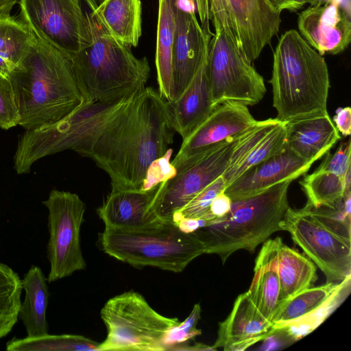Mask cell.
Returning <instances> with one entry per match:
<instances>
[{
    "instance_id": "cb8c5ba5",
    "label": "cell",
    "mask_w": 351,
    "mask_h": 351,
    "mask_svg": "<svg viewBox=\"0 0 351 351\" xmlns=\"http://www.w3.org/2000/svg\"><path fill=\"white\" fill-rule=\"evenodd\" d=\"M176 30L174 0H158L155 64L160 95L168 102L175 97L173 50Z\"/></svg>"
},
{
    "instance_id": "7402d4cb",
    "label": "cell",
    "mask_w": 351,
    "mask_h": 351,
    "mask_svg": "<svg viewBox=\"0 0 351 351\" xmlns=\"http://www.w3.org/2000/svg\"><path fill=\"white\" fill-rule=\"evenodd\" d=\"M286 145L305 161L313 163L341 140L328 113L286 122Z\"/></svg>"
},
{
    "instance_id": "f1b7e54d",
    "label": "cell",
    "mask_w": 351,
    "mask_h": 351,
    "mask_svg": "<svg viewBox=\"0 0 351 351\" xmlns=\"http://www.w3.org/2000/svg\"><path fill=\"white\" fill-rule=\"evenodd\" d=\"M99 343L78 335H49L14 337L6 343L8 351H99Z\"/></svg>"
},
{
    "instance_id": "f546056e",
    "label": "cell",
    "mask_w": 351,
    "mask_h": 351,
    "mask_svg": "<svg viewBox=\"0 0 351 351\" xmlns=\"http://www.w3.org/2000/svg\"><path fill=\"white\" fill-rule=\"evenodd\" d=\"M307 202L314 208L335 207L345 194L344 178L330 172L316 171L300 181Z\"/></svg>"
},
{
    "instance_id": "74e56055",
    "label": "cell",
    "mask_w": 351,
    "mask_h": 351,
    "mask_svg": "<svg viewBox=\"0 0 351 351\" xmlns=\"http://www.w3.org/2000/svg\"><path fill=\"white\" fill-rule=\"evenodd\" d=\"M351 141H341L334 154L328 152L324 158L315 169L335 173L344 178L346 173L351 169Z\"/></svg>"
},
{
    "instance_id": "d6a6232c",
    "label": "cell",
    "mask_w": 351,
    "mask_h": 351,
    "mask_svg": "<svg viewBox=\"0 0 351 351\" xmlns=\"http://www.w3.org/2000/svg\"><path fill=\"white\" fill-rule=\"evenodd\" d=\"M33 39V33L19 19L0 13V55L16 65Z\"/></svg>"
},
{
    "instance_id": "5bb4252c",
    "label": "cell",
    "mask_w": 351,
    "mask_h": 351,
    "mask_svg": "<svg viewBox=\"0 0 351 351\" xmlns=\"http://www.w3.org/2000/svg\"><path fill=\"white\" fill-rule=\"evenodd\" d=\"M256 121L247 106L228 101L220 104L182 139L171 165L176 173L182 171L212 149L234 139Z\"/></svg>"
},
{
    "instance_id": "e0dca14e",
    "label": "cell",
    "mask_w": 351,
    "mask_h": 351,
    "mask_svg": "<svg viewBox=\"0 0 351 351\" xmlns=\"http://www.w3.org/2000/svg\"><path fill=\"white\" fill-rule=\"evenodd\" d=\"M203 49L198 68L191 82L175 100L168 102L173 128L185 138L211 113L210 89L208 73V55L211 32L209 23L202 25Z\"/></svg>"
},
{
    "instance_id": "6da1fadb",
    "label": "cell",
    "mask_w": 351,
    "mask_h": 351,
    "mask_svg": "<svg viewBox=\"0 0 351 351\" xmlns=\"http://www.w3.org/2000/svg\"><path fill=\"white\" fill-rule=\"evenodd\" d=\"M168 101L154 88L133 95L77 152L110 177L112 189L146 190L153 167L171 152Z\"/></svg>"
},
{
    "instance_id": "4fadbf2b",
    "label": "cell",
    "mask_w": 351,
    "mask_h": 351,
    "mask_svg": "<svg viewBox=\"0 0 351 351\" xmlns=\"http://www.w3.org/2000/svg\"><path fill=\"white\" fill-rule=\"evenodd\" d=\"M236 138L222 143L187 168L161 182L150 212L161 221L173 222L174 214L222 176L228 165Z\"/></svg>"
},
{
    "instance_id": "d6986e66",
    "label": "cell",
    "mask_w": 351,
    "mask_h": 351,
    "mask_svg": "<svg viewBox=\"0 0 351 351\" xmlns=\"http://www.w3.org/2000/svg\"><path fill=\"white\" fill-rule=\"evenodd\" d=\"M274 332L272 323L259 312L246 291L237 298L229 315L219 324L212 346L226 351L245 350Z\"/></svg>"
},
{
    "instance_id": "7bdbcfd3",
    "label": "cell",
    "mask_w": 351,
    "mask_h": 351,
    "mask_svg": "<svg viewBox=\"0 0 351 351\" xmlns=\"http://www.w3.org/2000/svg\"><path fill=\"white\" fill-rule=\"evenodd\" d=\"M345 0H306L310 6L322 5L329 3H335L339 5H343Z\"/></svg>"
},
{
    "instance_id": "30bf717a",
    "label": "cell",
    "mask_w": 351,
    "mask_h": 351,
    "mask_svg": "<svg viewBox=\"0 0 351 351\" xmlns=\"http://www.w3.org/2000/svg\"><path fill=\"white\" fill-rule=\"evenodd\" d=\"M43 204L48 210L49 233L47 280L52 282L86 268L80 243L86 205L77 194L58 189H52Z\"/></svg>"
},
{
    "instance_id": "3957f363",
    "label": "cell",
    "mask_w": 351,
    "mask_h": 351,
    "mask_svg": "<svg viewBox=\"0 0 351 351\" xmlns=\"http://www.w3.org/2000/svg\"><path fill=\"white\" fill-rule=\"evenodd\" d=\"M91 43L71 56L81 86L90 102L127 99L145 88L150 67L146 57L136 58L131 47L107 28L98 10L99 0H82Z\"/></svg>"
},
{
    "instance_id": "ab89813d",
    "label": "cell",
    "mask_w": 351,
    "mask_h": 351,
    "mask_svg": "<svg viewBox=\"0 0 351 351\" xmlns=\"http://www.w3.org/2000/svg\"><path fill=\"white\" fill-rule=\"evenodd\" d=\"M231 204V199L223 191L213 199L210 205V213L215 219L222 217L230 211Z\"/></svg>"
},
{
    "instance_id": "277c9868",
    "label": "cell",
    "mask_w": 351,
    "mask_h": 351,
    "mask_svg": "<svg viewBox=\"0 0 351 351\" xmlns=\"http://www.w3.org/2000/svg\"><path fill=\"white\" fill-rule=\"evenodd\" d=\"M269 82L278 120L289 122L328 113L326 62L298 31L288 30L279 39Z\"/></svg>"
},
{
    "instance_id": "5b68a950",
    "label": "cell",
    "mask_w": 351,
    "mask_h": 351,
    "mask_svg": "<svg viewBox=\"0 0 351 351\" xmlns=\"http://www.w3.org/2000/svg\"><path fill=\"white\" fill-rule=\"evenodd\" d=\"M292 181L284 180L256 195L232 201L226 215L206 221L193 232L202 243L205 254H217L225 263L236 251L253 253L272 234L282 230Z\"/></svg>"
},
{
    "instance_id": "4316f807",
    "label": "cell",
    "mask_w": 351,
    "mask_h": 351,
    "mask_svg": "<svg viewBox=\"0 0 351 351\" xmlns=\"http://www.w3.org/2000/svg\"><path fill=\"white\" fill-rule=\"evenodd\" d=\"M98 10L117 38L130 47L138 45L142 34L141 0H99Z\"/></svg>"
},
{
    "instance_id": "8992f818",
    "label": "cell",
    "mask_w": 351,
    "mask_h": 351,
    "mask_svg": "<svg viewBox=\"0 0 351 351\" xmlns=\"http://www.w3.org/2000/svg\"><path fill=\"white\" fill-rule=\"evenodd\" d=\"M209 5L215 28L208 55L212 106L215 108L228 101L245 106H254L266 93L263 77L239 45L225 0H209Z\"/></svg>"
},
{
    "instance_id": "ba28073f",
    "label": "cell",
    "mask_w": 351,
    "mask_h": 351,
    "mask_svg": "<svg viewBox=\"0 0 351 351\" xmlns=\"http://www.w3.org/2000/svg\"><path fill=\"white\" fill-rule=\"evenodd\" d=\"M129 98L110 103L91 102L56 123L26 130L14 156L16 173H29L32 165L47 156L68 149L77 153Z\"/></svg>"
},
{
    "instance_id": "2e32d148",
    "label": "cell",
    "mask_w": 351,
    "mask_h": 351,
    "mask_svg": "<svg viewBox=\"0 0 351 351\" xmlns=\"http://www.w3.org/2000/svg\"><path fill=\"white\" fill-rule=\"evenodd\" d=\"M298 26L300 35L322 56L339 53L350 43V12L337 4L309 5L300 13Z\"/></svg>"
},
{
    "instance_id": "83f0119b",
    "label": "cell",
    "mask_w": 351,
    "mask_h": 351,
    "mask_svg": "<svg viewBox=\"0 0 351 351\" xmlns=\"http://www.w3.org/2000/svg\"><path fill=\"white\" fill-rule=\"evenodd\" d=\"M339 283L326 282L321 286L311 287L284 301L279 306L271 321L274 331L280 330L314 311L328 299Z\"/></svg>"
},
{
    "instance_id": "e575fe53",
    "label": "cell",
    "mask_w": 351,
    "mask_h": 351,
    "mask_svg": "<svg viewBox=\"0 0 351 351\" xmlns=\"http://www.w3.org/2000/svg\"><path fill=\"white\" fill-rule=\"evenodd\" d=\"M226 188L225 182L220 176L200 192H199L184 207L177 212L172 218L176 223L182 219H203L207 221L215 219L211 214L210 205L215 197Z\"/></svg>"
},
{
    "instance_id": "7c38bea8",
    "label": "cell",
    "mask_w": 351,
    "mask_h": 351,
    "mask_svg": "<svg viewBox=\"0 0 351 351\" xmlns=\"http://www.w3.org/2000/svg\"><path fill=\"white\" fill-rule=\"evenodd\" d=\"M19 19L40 40L74 56L91 43L80 0H19Z\"/></svg>"
},
{
    "instance_id": "52a82bcc",
    "label": "cell",
    "mask_w": 351,
    "mask_h": 351,
    "mask_svg": "<svg viewBox=\"0 0 351 351\" xmlns=\"http://www.w3.org/2000/svg\"><path fill=\"white\" fill-rule=\"evenodd\" d=\"M99 245L104 253L134 267L151 266L175 273L205 254L193 232L166 221L134 230L105 228L99 233Z\"/></svg>"
},
{
    "instance_id": "9c48e42d",
    "label": "cell",
    "mask_w": 351,
    "mask_h": 351,
    "mask_svg": "<svg viewBox=\"0 0 351 351\" xmlns=\"http://www.w3.org/2000/svg\"><path fill=\"white\" fill-rule=\"evenodd\" d=\"M107 336L99 351H163L167 332L180 322L156 312L138 292L109 299L100 312Z\"/></svg>"
},
{
    "instance_id": "b9f144b4",
    "label": "cell",
    "mask_w": 351,
    "mask_h": 351,
    "mask_svg": "<svg viewBox=\"0 0 351 351\" xmlns=\"http://www.w3.org/2000/svg\"><path fill=\"white\" fill-rule=\"evenodd\" d=\"M15 64L0 55V78L8 79Z\"/></svg>"
},
{
    "instance_id": "ffe728a7",
    "label": "cell",
    "mask_w": 351,
    "mask_h": 351,
    "mask_svg": "<svg viewBox=\"0 0 351 351\" xmlns=\"http://www.w3.org/2000/svg\"><path fill=\"white\" fill-rule=\"evenodd\" d=\"M159 186L138 191L112 189L97 210L105 228L134 230L161 221L149 210Z\"/></svg>"
},
{
    "instance_id": "d4e9b609",
    "label": "cell",
    "mask_w": 351,
    "mask_h": 351,
    "mask_svg": "<svg viewBox=\"0 0 351 351\" xmlns=\"http://www.w3.org/2000/svg\"><path fill=\"white\" fill-rule=\"evenodd\" d=\"M47 278L40 267L31 265L21 280L25 295L19 312L27 332V337H39L48 334L46 312L49 292Z\"/></svg>"
},
{
    "instance_id": "484cf974",
    "label": "cell",
    "mask_w": 351,
    "mask_h": 351,
    "mask_svg": "<svg viewBox=\"0 0 351 351\" xmlns=\"http://www.w3.org/2000/svg\"><path fill=\"white\" fill-rule=\"evenodd\" d=\"M276 270L280 285L281 304L312 287L317 279L315 263L306 256L288 247L282 240L277 251Z\"/></svg>"
},
{
    "instance_id": "4dcf8cb0",
    "label": "cell",
    "mask_w": 351,
    "mask_h": 351,
    "mask_svg": "<svg viewBox=\"0 0 351 351\" xmlns=\"http://www.w3.org/2000/svg\"><path fill=\"white\" fill-rule=\"evenodd\" d=\"M22 289L19 274L0 263V339L6 337L18 322Z\"/></svg>"
},
{
    "instance_id": "1f68e13d",
    "label": "cell",
    "mask_w": 351,
    "mask_h": 351,
    "mask_svg": "<svg viewBox=\"0 0 351 351\" xmlns=\"http://www.w3.org/2000/svg\"><path fill=\"white\" fill-rule=\"evenodd\" d=\"M351 276L339 283L328 299L314 311L278 330L282 331L291 342L308 335L322 324L346 300L350 293Z\"/></svg>"
},
{
    "instance_id": "9a60e30c",
    "label": "cell",
    "mask_w": 351,
    "mask_h": 351,
    "mask_svg": "<svg viewBox=\"0 0 351 351\" xmlns=\"http://www.w3.org/2000/svg\"><path fill=\"white\" fill-rule=\"evenodd\" d=\"M234 34L249 60H256L279 31L280 13L268 0H225Z\"/></svg>"
},
{
    "instance_id": "836d02e7",
    "label": "cell",
    "mask_w": 351,
    "mask_h": 351,
    "mask_svg": "<svg viewBox=\"0 0 351 351\" xmlns=\"http://www.w3.org/2000/svg\"><path fill=\"white\" fill-rule=\"evenodd\" d=\"M286 122L280 121L253 148L242 162L225 179L226 187L250 167L263 162L286 147Z\"/></svg>"
},
{
    "instance_id": "603a6c76",
    "label": "cell",
    "mask_w": 351,
    "mask_h": 351,
    "mask_svg": "<svg viewBox=\"0 0 351 351\" xmlns=\"http://www.w3.org/2000/svg\"><path fill=\"white\" fill-rule=\"evenodd\" d=\"M282 239H267L255 261L254 276L247 291L259 312L271 322L281 304L280 285L276 270V254Z\"/></svg>"
},
{
    "instance_id": "8fae6325",
    "label": "cell",
    "mask_w": 351,
    "mask_h": 351,
    "mask_svg": "<svg viewBox=\"0 0 351 351\" xmlns=\"http://www.w3.org/2000/svg\"><path fill=\"white\" fill-rule=\"evenodd\" d=\"M282 228L321 269L326 282L339 283L351 276V240L318 218L310 204L299 209L289 207Z\"/></svg>"
},
{
    "instance_id": "7a4b0ae2",
    "label": "cell",
    "mask_w": 351,
    "mask_h": 351,
    "mask_svg": "<svg viewBox=\"0 0 351 351\" xmlns=\"http://www.w3.org/2000/svg\"><path fill=\"white\" fill-rule=\"evenodd\" d=\"M21 120L32 130L56 123L91 103L80 83L72 57L40 40L33 39L8 77Z\"/></svg>"
},
{
    "instance_id": "60d3db41",
    "label": "cell",
    "mask_w": 351,
    "mask_h": 351,
    "mask_svg": "<svg viewBox=\"0 0 351 351\" xmlns=\"http://www.w3.org/2000/svg\"><path fill=\"white\" fill-rule=\"evenodd\" d=\"M271 6L278 12L282 10L295 12L300 10L306 3V0H268Z\"/></svg>"
},
{
    "instance_id": "44dd1931",
    "label": "cell",
    "mask_w": 351,
    "mask_h": 351,
    "mask_svg": "<svg viewBox=\"0 0 351 351\" xmlns=\"http://www.w3.org/2000/svg\"><path fill=\"white\" fill-rule=\"evenodd\" d=\"M175 8L173 80L177 99L193 79L200 62L204 32L195 14Z\"/></svg>"
},
{
    "instance_id": "ac0fdd59",
    "label": "cell",
    "mask_w": 351,
    "mask_h": 351,
    "mask_svg": "<svg viewBox=\"0 0 351 351\" xmlns=\"http://www.w3.org/2000/svg\"><path fill=\"white\" fill-rule=\"evenodd\" d=\"M313 164L286 146L280 152L248 169L226 186L223 193L232 201L250 197L284 180H295L306 173Z\"/></svg>"
},
{
    "instance_id": "d590c367",
    "label": "cell",
    "mask_w": 351,
    "mask_h": 351,
    "mask_svg": "<svg viewBox=\"0 0 351 351\" xmlns=\"http://www.w3.org/2000/svg\"><path fill=\"white\" fill-rule=\"evenodd\" d=\"M200 317L201 306L199 303H197L186 319L167 332L163 341L165 350H173L201 335V330L197 328Z\"/></svg>"
},
{
    "instance_id": "ee69618b",
    "label": "cell",
    "mask_w": 351,
    "mask_h": 351,
    "mask_svg": "<svg viewBox=\"0 0 351 351\" xmlns=\"http://www.w3.org/2000/svg\"><path fill=\"white\" fill-rule=\"evenodd\" d=\"M17 2H19V0H0V13H10Z\"/></svg>"
},
{
    "instance_id": "8d00e7d4",
    "label": "cell",
    "mask_w": 351,
    "mask_h": 351,
    "mask_svg": "<svg viewBox=\"0 0 351 351\" xmlns=\"http://www.w3.org/2000/svg\"><path fill=\"white\" fill-rule=\"evenodd\" d=\"M21 116L10 81L0 78V128L9 130L19 124Z\"/></svg>"
},
{
    "instance_id": "f35d334b",
    "label": "cell",
    "mask_w": 351,
    "mask_h": 351,
    "mask_svg": "<svg viewBox=\"0 0 351 351\" xmlns=\"http://www.w3.org/2000/svg\"><path fill=\"white\" fill-rule=\"evenodd\" d=\"M335 125L338 132L343 136H348L351 134V108L345 107L339 109L336 115L333 117Z\"/></svg>"
}]
</instances>
